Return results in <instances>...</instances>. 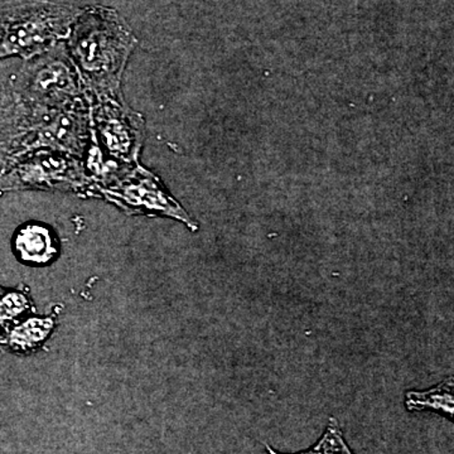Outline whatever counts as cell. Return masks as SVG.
I'll use <instances>...</instances> for the list:
<instances>
[{"instance_id": "cell-1", "label": "cell", "mask_w": 454, "mask_h": 454, "mask_svg": "<svg viewBox=\"0 0 454 454\" xmlns=\"http://www.w3.org/2000/svg\"><path fill=\"white\" fill-rule=\"evenodd\" d=\"M70 32L71 59L92 98L121 95L122 74L136 47L130 29L115 12L91 8L77 14Z\"/></svg>"}, {"instance_id": "cell-2", "label": "cell", "mask_w": 454, "mask_h": 454, "mask_svg": "<svg viewBox=\"0 0 454 454\" xmlns=\"http://www.w3.org/2000/svg\"><path fill=\"white\" fill-rule=\"evenodd\" d=\"M77 12L66 5L37 0L0 4V59L42 55L67 37Z\"/></svg>"}, {"instance_id": "cell-3", "label": "cell", "mask_w": 454, "mask_h": 454, "mask_svg": "<svg viewBox=\"0 0 454 454\" xmlns=\"http://www.w3.org/2000/svg\"><path fill=\"white\" fill-rule=\"evenodd\" d=\"M90 195L106 200L130 216L167 217L184 223L192 232L199 231V223L160 179L138 163L116 170L104 184L92 187Z\"/></svg>"}, {"instance_id": "cell-4", "label": "cell", "mask_w": 454, "mask_h": 454, "mask_svg": "<svg viewBox=\"0 0 454 454\" xmlns=\"http://www.w3.org/2000/svg\"><path fill=\"white\" fill-rule=\"evenodd\" d=\"M91 186L80 158L49 148L23 152L0 176V193L35 190L90 195Z\"/></svg>"}, {"instance_id": "cell-5", "label": "cell", "mask_w": 454, "mask_h": 454, "mask_svg": "<svg viewBox=\"0 0 454 454\" xmlns=\"http://www.w3.org/2000/svg\"><path fill=\"white\" fill-rule=\"evenodd\" d=\"M11 85L27 107H61L82 100V82L65 51L28 59Z\"/></svg>"}, {"instance_id": "cell-6", "label": "cell", "mask_w": 454, "mask_h": 454, "mask_svg": "<svg viewBox=\"0 0 454 454\" xmlns=\"http://www.w3.org/2000/svg\"><path fill=\"white\" fill-rule=\"evenodd\" d=\"M27 110L31 133L26 151L49 148L80 160L83 158L90 142L89 110L85 98L61 107H27Z\"/></svg>"}, {"instance_id": "cell-7", "label": "cell", "mask_w": 454, "mask_h": 454, "mask_svg": "<svg viewBox=\"0 0 454 454\" xmlns=\"http://www.w3.org/2000/svg\"><path fill=\"white\" fill-rule=\"evenodd\" d=\"M92 119L94 136L104 153L115 162L137 163L145 139V121L125 104L122 95L95 98Z\"/></svg>"}, {"instance_id": "cell-8", "label": "cell", "mask_w": 454, "mask_h": 454, "mask_svg": "<svg viewBox=\"0 0 454 454\" xmlns=\"http://www.w3.org/2000/svg\"><path fill=\"white\" fill-rule=\"evenodd\" d=\"M29 116L25 104L11 86L0 83V176L27 149Z\"/></svg>"}, {"instance_id": "cell-9", "label": "cell", "mask_w": 454, "mask_h": 454, "mask_svg": "<svg viewBox=\"0 0 454 454\" xmlns=\"http://www.w3.org/2000/svg\"><path fill=\"white\" fill-rule=\"evenodd\" d=\"M13 250L23 264L42 267L59 258V244L49 226L28 223L14 234Z\"/></svg>"}, {"instance_id": "cell-10", "label": "cell", "mask_w": 454, "mask_h": 454, "mask_svg": "<svg viewBox=\"0 0 454 454\" xmlns=\"http://www.w3.org/2000/svg\"><path fill=\"white\" fill-rule=\"evenodd\" d=\"M56 325L53 315L20 319L0 333V349L14 355L35 354L49 340Z\"/></svg>"}, {"instance_id": "cell-11", "label": "cell", "mask_w": 454, "mask_h": 454, "mask_svg": "<svg viewBox=\"0 0 454 454\" xmlns=\"http://www.w3.org/2000/svg\"><path fill=\"white\" fill-rule=\"evenodd\" d=\"M453 378L450 376L434 389L427 391H411L406 394V408L408 411H441L447 417H453Z\"/></svg>"}, {"instance_id": "cell-12", "label": "cell", "mask_w": 454, "mask_h": 454, "mask_svg": "<svg viewBox=\"0 0 454 454\" xmlns=\"http://www.w3.org/2000/svg\"><path fill=\"white\" fill-rule=\"evenodd\" d=\"M35 310L28 291L23 288L5 289L0 286V333L17 324L27 313Z\"/></svg>"}, {"instance_id": "cell-13", "label": "cell", "mask_w": 454, "mask_h": 454, "mask_svg": "<svg viewBox=\"0 0 454 454\" xmlns=\"http://www.w3.org/2000/svg\"><path fill=\"white\" fill-rule=\"evenodd\" d=\"M267 450L270 454H280L269 446H267ZM298 454H352V452L346 444L345 439H343L339 423L334 418H331L325 434L317 442L316 446L306 450V452Z\"/></svg>"}]
</instances>
